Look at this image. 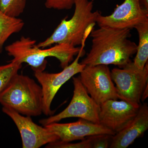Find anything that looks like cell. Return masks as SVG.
Masks as SVG:
<instances>
[{"mask_svg": "<svg viewBox=\"0 0 148 148\" xmlns=\"http://www.w3.org/2000/svg\"><path fill=\"white\" fill-rule=\"evenodd\" d=\"M131 30L105 27L92 29L91 49L81 63L86 66L114 65L123 68L137 52V45L130 39Z\"/></svg>", "mask_w": 148, "mask_h": 148, "instance_id": "obj_1", "label": "cell"}, {"mask_svg": "<svg viewBox=\"0 0 148 148\" xmlns=\"http://www.w3.org/2000/svg\"><path fill=\"white\" fill-rule=\"evenodd\" d=\"M74 5L72 17L62 19L50 36L36 45L38 47L45 48L62 43L76 47L81 45L84 40L87 38L101 12L92 11V0H76Z\"/></svg>", "mask_w": 148, "mask_h": 148, "instance_id": "obj_2", "label": "cell"}, {"mask_svg": "<svg viewBox=\"0 0 148 148\" xmlns=\"http://www.w3.org/2000/svg\"><path fill=\"white\" fill-rule=\"evenodd\" d=\"M36 44L35 40L22 36L7 46L5 50L9 56L13 57L12 61L21 64L27 63L36 72L45 71L47 65L46 58L48 57L57 58L64 69L73 61L80 49V47L67 44H56L47 48H40Z\"/></svg>", "mask_w": 148, "mask_h": 148, "instance_id": "obj_3", "label": "cell"}, {"mask_svg": "<svg viewBox=\"0 0 148 148\" xmlns=\"http://www.w3.org/2000/svg\"><path fill=\"white\" fill-rule=\"evenodd\" d=\"M0 104L23 115L38 116L43 113L41 86L28 76L17 73L0 95Z\"/></svg>", "mask_w": 148, "mask_h": 148, "instance_id": "obj_4", "label": "cell"}, {"mask_svg": "<svg viewBox=\"0 0 148 148\" xmlns=\"http://www.w3.org/2000/svg\"><path fill=\"white\" fill-rule=\"evenodd\" d=\"M73 95L70 104L65 110L57 114L40 120L39 122L44 126L71 117L79 118L100 124V105L89 96L81 82L79 77H73Z\"/></svg>", "mask_w": 148, "mask_h": 148, "instance_id": "obj_5", "label": "cell"}, {"mask_svg": "<svg viewBox=\"0 0 148 148\" xmlns=\"http://www.w3.org/2000/svg\"><path fill=\"white\" fill-rule=\"evenodd\" d=\"M111 75L119 99L140 105L143 90L148 83V62L141 70L131 61L123 68L113 69Z\"/></svg>", "mask_w": 148, "mask_h": 148, "instance_id": "obj_6", "label": "cell"}, {"mask_svg": "<svg viewBox=\"0 0 148 148\" xmlns=\"http://www.w3.org/2000/svg\"><path fill=\"white\" fill-rule=\"evenodd\" d=\"M82 44L79 51L73 63L66 66L60 73H53L43 71L34 72V76L39 83L43 94V113L51 116L53 113L51 105L53 99L61 86L75 75L79 73L85 67L84 64L79 62L84 53L86 41Z\"/></svg>", "mask_w": 148, "mask_h": 148, "instance_id": "obj_7", "label": "cell"}, {"mask_svg": "<svg viewBox=\"0 0 148 148\" xmlns=\"http://www.w3.org/2000/svg\"><path fill=\"white\" fill-rule=\"evenodd\" d=\"M79 73L81 82L98 105L108 100L119 99L108 66H86Z\"/></svg>", "mask_w": 148, "mask_h": 148, "instance_id": "obj_8", "label": "cell"}, {"mask_svg": "<svg viewBox=\"0 0 148 148\" xmlns=\"http://www.w3.org/2000/svg\"><path fill=\"white\" fill-rule=\"evenodd\" d=\"M146 21H148V11L142 7L140 0H124L110 15L103 16L100 13L96 23L99 27L131 30Z\"/></svg>", "mask_w": 148, "mask_h": 148, "instance_id": "obj_9", "label": "cell"}, {"mask_svg": "<svg viewBox=\"0 0 148 148\" xmlns=\"http://www.w3.org/2000/svg\"><path fill=\"white\" fill-rule=\"evenodd\" d=\"M2 111L16 125L21 135L22 148H38L59 140L58 137L45 126L35 123L31 116H24L5 107H3Z\"/></svg>", "mask_w": 148, "mask_h": 148, "instance_id": "obj_10", "label": "cell"}, {"mask_svg": "<svg viewBox=\"0 0 148 148\" xmlns=\"http://www.w3.org/2000/svg\"><path fill=\"white\" fill-rule=\"evenodd\" d=\"M140 106L123 100L106 101L100 105V124L116 133L137 114Z\"/></svg>", "mask_w": 148, "mask_h": 148, "instance_id": "obj_11", "label": "cell"}, {"mask_svg": "<svg viewBox=\"0 0 148 148\" xmlns=\"http://www.w3.org/2000/svg\"><path fill=\"white\" fill-rule=\"evenodd\" d=\"M55 134L62 142L69 143L83 140L88 136L99 134L114 135V132L102 125L93 123L80 119L78 121L69 123H53L45 125Z\"/></svg>", "mask_w": 148, "mask_h": 148, "instance_id": "obj_12", "label": "cell"}, {"mask_svg": "<svg viewBox=\"0 0 148 148\" xmlns=\"http://www.w3.org/2000/svg\"><path fill=\"white\" fill-rule=\"evenodd\" d=\"M148 128V107L147 103L140 105L137 114L112 137L110 148H126Z\"/></svg>", "mask_w": 148, "mask_h": 148, "instance_id": "obj_13", "label": "cell"}, {"mask_svg": "<svg viewBox=\"0 0 148 148\" xmlns=\"http://www.w3.org/2000/svg\"><path fill=\"white\" fill-rule=\"evenodd\" d=\"M24 26L22 19L7 15L0 10V54L9 38L14 34L21 32Z\"/></svg>", "mask_w": 148, "mask_h": 148, "instance_id": "obj_14", "label": "cell"}, {"mask_svg": "<svg viewBox=\"0 0 148 148\" xmlns=\"http://www.w3.org/2000/svg\"><path fill=\"white\" fill-rule=\"evenodd\" d=\"M139 36L136 56L133 63L139 69L145 68L148 59V21L137 25L134 28Z\"/></svg>", "mask_w": 148, "mask_h": 148, "instance_id": "obj_15", "label": "cell"}, {"mask_svg": "<svg viewBox=\"0 0 148 148\" xmlns=\"http://www.w3.org/2000/svg\"><path fill=\"white\" fill-rule=\"evenodd\" d=\"M22 64L11 60L8 64L0 66V95L14 77L18 73Z\"/></svg>", "mask_w": 148, "mask_h": 148, "instance_id": "obj_16", "label": "cell"}, {"mask_svg": "<svg viewBox=\"0 0 148 148\" xmlns=\"http://www.w3.org/2000/svg\"><path fill=\"white\" fill-rule=\"evenodd\" d=\"M27 0H0V10L7 15L18 17L24 12Z\"/></svg>", "mask_w": 148, "mask_h": 148, "instance_id": "obj_17", "label": "cell"}, {"mask_svg": "<svg viewBox=\"0 0 148 148\" xmlns=\"http://www.w3.org/2000/svg\"><path fill=\"white\" fill-rule=\"evenodd\" d=\"M46 148H91V138L86 137L79 143H70L62 142L60 140L47 144Z\"/></svg>", "mask_w": 148, "mask_h": 148, "instance_id": "obj_18", "label": "cell"}, {"mask_svg": "<svg viewBox=\"0 0 148 148\" xmlns=\"http://www.w3.org/2000/svg\"><path fill=\"white\" fill-rule=\"evenodd\" d=\"M45 6L48 9L58 10H69L75 5L76 0H45Z\"/></svg>", "mask_w": 148, "mask_h": 148, "instance_id": "obj_19", "label": "cell"}, {"mask_svg": "<svg viewBox=\"0 0 148 148\" xmlns=\"http://www.w3.org/2000/svg\"><path fill=\"white\" fill-rule=\"evenodd\" d=\"M112 136L108 134H99L90 136L91 148L110 147Z\"/></svg>", "mask_w": 148, "mask_h": 148, "instance_id": "obj_20", "label": "cell"}, {"mask_svg": "<svg viewBox=\"0 0 148 148\" xmlns=\"http://www.w3.org/2000/svg\"><path fill=\"white\" fill-rule=\"evenodd\" d=\"M148 83L146 86L145 89L143 90V94H142V97H141V101L142 102H144L147 98H148Z\"/></svg>", "mask_w": 148, "mask_h": 148, "instance_id": "obj_21", "label": "cell"}, {"mask_svg": "<svg viewBox=\"0 0 148 148\" xmlns=\"http://www.w3.org/2000/svg\"><path fill=\"white\" fill-rule=\"evenodd\" d=\"M140 1L142 7L148 11V0H140Z\"/></svg>", "mask_w": 148, "mask_h": 148, "instance_id": "obj_22", "label": "cell"}, {"mask_svg": "<svg viewBox=\"0 0 148 148\" xmlns=\"http://www.w3.org/2000/svg\"><path fill=\"white\" fill-rule=\"evenodd\" d=\"M92 1H94V0H92Z\"/></svg>", "mask_w": 148, "mask_h": 148, "instance_id": "obj_23", "label": "cell"}]
</instances>
